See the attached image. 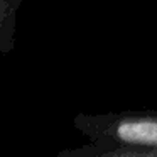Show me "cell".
I'll list each match as a JSON object with an SVG mask.
<instances>
[{
  "label": "cell",
  "mask_w": 157,
  "mask_h": 157,
  "mask_svg": "<svg viewBox=\"0 0 157 157\" xmlns=\"http://www.w3.org/2000/svg\"><path fill=\"white\" fill-rule=\"evenodd\" d=\"M117 139L135 145L157 147V120H130L122 122L115 130Z\"/></svg>",
  "instance_id": "obj_1"
}]
</instances>
